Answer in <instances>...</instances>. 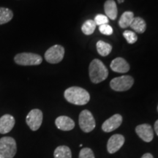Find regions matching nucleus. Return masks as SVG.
Segmentation results:
<instances>
[{"label":"nucleus","instance_id":"obj_1","mask_svg":"<svg viewBox=\"0 0 158 158\" xmlns=\"http://www.w3.org/2000/svg\"><path fill=\"white\" fill-rule=\"evenodd\" d=\"M64 95L67 101L78 106L86 105L90 100V95L87 91L78 86H72L67 89L64 91Z\"/></svg>","mask_w":158,"mask_h":158},{"label":"nucleus","instance_id":"obj_2","mask_svg":"<svg viewBox=\"0 0 158 158\" xmlns=\"http://www.w3.org/2000/svg\"><path fill=\"white\" fill-rule=\"evenodd\" d=\"M89 77L91 81L94 84H99V83L103 81L108 78V70L107 68L101 61L98 59H94L90 63L89 68Z\"/></svg>","mask_w":158,"mask_h":158},{"label":"nucleus","instance_id":"obj_3","mask_svg":"<svg viewBox=\"0 0 158 158\" xmlns=\"http://www.w3.org/2000/svg\"><path fill=\"white\" fill-rule=\"evenodd\" d=\"M17 152V146L14 138L3 137L0 139V154L5 158L14 157Z\"/></svg>","mask_w":158,"mask_h":158},{"label":"nucleus","instance_id":"obj_4","mask_svg":"<svg viewBox=\"0 0 158 158\" xmlns=\"http://www.w3.org/2000/svg\"><path fill=\"white\" fill-rule=\"evenodd\" d=\"M14 61L17 64L31 66L40 64L43 62V59L40 55L33 53H21L15 55Z\"/></svg>","mask_w":158,"mask_h":158},{"label":"nucleus","instance_id":"obj_5","mask_svg":"<svg viewBox=\"0 0 158 158\" xmlns=\"http://www.w3.org/2000/svg\"><path fill=\"white\" fill-rule=\"evenodd\" d=\"M134 84V79L130 76H122L114 78L110 81V88L116 92L127 91L132 87Z\"/></svg>","mask_w":158,"mask_h":158},{"label":"nucleus","instance_id":"obj_6","mask_svg":"<svg viewBox=\"0 0 158 158\" xmlns=\"http://www.w3.org/2000/svg\"><path fill=\"white\" fill-rule=\"evenodd\" d=\"M64 48L60 45H54L48 48L45 53V59L47 62L57 64L64 58Z\"/></svg>","mask_w":158,"mask_h":158},{"label":"nucleus","instance_id":"obj_7","mask_svg":"<svg viewBox=\"0 0 158 158\" xmlns=\"http://www.w3.org/2000/svg\"><path fill=\"white\" fill-rule=\"evenodd\" d=\"M95 120L89 110H84L79 115V126L84 133H89L95 128Z\"/></svg>","mask_w":158,"mask_h":158},{"label":"nucleus","instance_id":"obj_8","mask_svg":"<svg viewBox=\"0 0 158 158\" xmlns=\"http://www.w3.org/2000/svg\"><path fill=\"white\" fill-rule=\"evenodd\" d=\"M43 117V112L40 110L33 109L28 114L26 122L31 130L36 131L42 124Z\"/></svg>","mask_w":158,"mask_h":158},{"label":"nucleus","instance_id":"obj_9","mask_svg":"<svg viewBox=\"0 0 158 158\" xmlns=\"http://www.w3.org/2000/svg\"><path fill=\"white\" fill-rule=\"evenodd\" d=\"M124 143V137L120 134L112 135L108 140L107 149L110 154H114L118 151Z\"/></svg>","mask_w":158,"mask_h":158},{"label":"nucleus","instance_id":"obj_10","mask_svg":"<svg viewBox=\"0 0 158 158\" xmlns=\"http://www.w3.org/2000/svg\"><path fill=\"white\" fill-rule=\"evenodd\" d=\"M122 122V116L120 114H115L104 122L102 129L106 133L114 131L119 127Z\"/></svg>","mask_w":158,"mask_h":158},{"label":"nucleus","instance_id":"obj_11","mask_svg":"<svg viewBox=\"0 0 158 158\" xmlns=\"http://www.w3.org/2000/svg\"><path fill=\"white\" fill-rule=\"evenodd\" d=\"M135 132L145 142H151L154 138L153 129L148 124H140L136 127Z\"/></svg>","mask_w":158,"mask_h":158},{"label":"nucleus","instance_id":"obj_12","mask_svg":"<svg viewBox=\"0 0 158 158\" xmlns=\"http://www.w3.org/2000/svg\"><path fill=\"white\" fill-rule=\"evenodd\" d=\"M15 123V120L13 116L5 114L0 118V133L6 134L10 132Z\"/></svg>","mask_w":158,"mask_h":158},{"label":"nucleus","instance_id":"obj_13","mask_svg":"<svg viewBox=\"0 0 158 158\" xmlns=\"http://www.w3.org/2000/svg\"><path fill=\"white\" fill-rule=\"evenodd\" d=\"M110 68L114 72L125 73L129 71L130 65L125 59L122 57H117V58L114 59L110 63Z\"/></svg>","mask_w":158,"mask_h":158},{"label":"nucleus","instance_id":"obj_14","mask_svg":"<svg viewBox=\"0 0 158 158\" xmlns=\"http://www.w3.org/2000/svg\"><path fill=\"white\" fill-rule=\"evenodd\" d=\"M55 124L58 129L63 131H69L75 127V122L73 120L66 116H61L56 118Z\"/></svg>","mask_w":158,"mask_h":158},{"label":"nucleus","instance_id":"obj_15","mask_svg":"<svg viewBox=\"0 0 158 158\" xmlns=\"http://www.w3.org/2000/svg\"><path fill=\"white\" fill-rule=\"evenodd\" d=\"M104 10L106 16L111 20H115L117 17V7L114 0H107L105 2Z\"/></svg>","mask_w":158,"mask_h":158},{"label":"nucleus","instance_id":"obj_16","mask_svg":"<svg viewBox=\"0 0 158 158\" xmlns=\"http://www.w3.org/2000/svg\"><path fill=\"white\" fill-rule=\"evenodd\" d=\"M130 27L136 32L143 33L146 31V29H147V23L142 18L134 17Z\"/></svg>","mask_w":158,"mask_h":158},{"label":"nucleus","instance_id":"obj_17","mask_svg":"<svg viewBox=\"0 0 158 158\" xmlns=\"http://www.w3.org/2000/svg\"><path fill=\"white\" fill-rule=\"evenodd\" d=\"M134 19V13L131 11H126L122 15L118 21V25L121 28H127L130 27Z\"/></svg>","mask_w":158,"mask_h":158},{"label":"nucleus","instance_id":"obj_18","mask_svg":"<svg viewBox=\"0 0 158 158\" xmlns=\"http://www.w3.org/2000/svg\"><path fill=\"white\" fill-rule=\"evenodd\" d=\"M54 158H72V153L70 148L67 146H59L55 149Z\"/></svg>","mask_w":158,"mask_h":158},{"label":"nucleus","instance_id":"obj_19","mask_svg":"<svg viewBox=\"0 0 158 158\" xmlns=\"http://www.w3.org/2000/svg\"><path fill=\"white\" fill-rule=\"evenodd\" d=\"M97 50L98 54L102 56H106L111 52L112 47L108 43L104 42L102 40H99L97 43Z\"/></svg>","mask_w":158,"mask_h":158},{"label":"nucleus","instance_id":"obj_20","mask_svg":"<svg viewBox=\"0 0 158 158\" xmlns=\"http://www.w3.org/2000/svg\"><path fill=\"white\" fill-rule=\"evenodd\" d=\"M13 18V13L11 10L5 7H0V25L8 23Z\"/></svg>","mask_w":158,"mask_h":158},{"label":"nucleus","instance_id":"obj_21","mask_svg":"<svg viewBox=\"0 0 158 158\" xmlns=\"http://www.w3.org/2000/svg\"><path fill=\"white\" fill-rule=\"evenodd\" d=\"M96 23L92 20H87L82 25L81 30L84 35H91L94 33L96 29Z\"/></svg>","mask_w":158,"mask_h":158},{"label":"nucleus","instance_id":"obj_22","mask_svg":"<svg viewBox=\"0 0 158 158\" xmlns=\"http://www.w3.org/2000/svg\"><path fill=\"white\" fill-rule=\"evenodd\" d=\"M123 36L126 39L127 42L130 44H133L138 40V37L135 32L132 31L126 30L123 32Z\"/></svg>","mask_w":158,"mask_h":158},{"label":"nucleus","instance_id":"obj_23","mask_svg":"<svg viewBox=\"0 0 158 158\" xmlns=\"http://www.w3.org/2000/svg\"><path fill=\"white\" fill-rule=\"evenodd\" d=\"M94 22H95L96 25L100 27L101 25L107 24L108 23V18L106 15L102 14H98L97 15L95 18H94Z\"/></svg>","mask_w":158,"mask_h":158},{"label":"nucleus","instance_id":"obj_24","mask_svg":"<svg viewBox=\"0 0 158 158\" xmlns=\"http://www.w3.org/2000/svg\"><path fill=\"white\" fill-rule=\"evenodd\" d=\"M79 158H94V155L92 150L89 148H84L81 150Z\"/></svg>","mask_w":158,"mask_h":158},{"label":"nucleus","instance_id":"obj_25","mask_svg":"<svg viewBox=\"0 0 158 158\" xmlns=\"http://www.w3.org/2000/svg\"><path fill=\"white\" fill-rule=\"evenodd\" d=\"M99 30H100V31L102 34H103L105 35H111L113 34L114 31L113 28H112L108 23L100 26V27H99Z\"/></svg>","mask_w":158,"mask_h":158},{"label":"nucleus","instance_id":"obj_26","mask_svg":"<svg viewBox=\"0 0 158 158\" xmlns=\"http://www.w3.org/2000/svg\"><path fill=\"white\" fill-rule=\"evenodd\" d=\"M141 158H154V157H153V156H152V154L146 153V154H144L143 156H142Z\"/></svg>","mask_w":158,"mask_h":158},{"label":"nucleus","instance_id":"obj_27","mask_svg":"<svg viewBox=\"0 0 158 158\" xmlns=\"http://www.w3.org/2000/svg\"><path fill=\"white\" fill-rule=\"evenodd\" d=\"M155 130L156 133H157V135H158V120H157L155 123Z\"/></svg>","mask_w":158,"mask_h":158},{"label":"nucleus","instance_id":"obj_28","mask_svg":"<svg viewBox=\"0 0 158 158\" xmlns=\"http://www.w3.org/2000/svg\"><path fill=\"white\" fill-rule=\"evenodd\" d=\"M118 3H122V2H123L124 0H118Z\"/></svg>","mask_w":158,"mask_h":158},{"label":"nucleus","instance_id":"obj_29","mask_svg":"<svg viewBox=\"0 0 158 158\" xmlns=\"http://www.w3.org/2000/svg\"><path fill=\"white\" fill-rule=\"evenodd\" d=\"M0 158H5V157H3V156H2V155H1V154H0Z\"/></svg>","mask_w":158,"mask_h":158},{"label":"nucleus","instance_id":"obj_30","mask_svg":"<svg viewBox=\"0 0 158 158\" xmlns=\"http://www.w3.org/2000/svg\"><path fill=\"white\" fill-rule=\"evenodd\" d=\"M157 110H158V106H157Z\"/></svg>","mask_w":158,"mask_h":158}]
</instances>
